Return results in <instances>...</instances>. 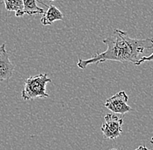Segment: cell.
Instances as JSON below:
<instances>
[{
    "label": "cell",
    "mask_w": 153,
    "mask_h": 150,
    "mask_svg": "<svg viewBox=\"0 0 153 150\" xmlns=\"http://www.w3.org/2000/svg\"><path fill=\"white\" fill-rule=\"evenodd\" d=\"M44 4L47 7V10L44 12L43 17L41 18V24L42 25H51L55 21H59L64 19L63 13L57 9L56 6L50 4L47 5L44 3Z\"/></svg>",
    "instance_id": "6"
},
{
    "label": "cell",
    "mask_w": 153,
    "mask_h": 150,
    "mask_svg": "<svg viewBox=\"0 0 153 150\" xmlns=\"http://www.w3.org/2000/svg\"><path fill=\"white\" fill-rule=\"evenodd\" d=\"M37 3L38 0H23L24 4V14L34 15V14H44L45 10L39 7Z\"/></svg>",
    "instance_id": "8"
},
{
    "label": "cell",
    "mask_w": 153,
    "mask_h": 150,
    "mask_svg": "<svg viewBox=\"0 0 153 150\" xmlns=\"http://www.w3.org/2000/svg\"><path fill=\"white\" fill-rule=\"evenodd\" d=\"M128 99L129 97L124 91H119L105 101V108L114 114L124 115L132 110V109L127 103Z\"/></svg>",
    "instance_id": "4"
},
{
    "label": "cell",
    "mask_w": 153,
    "mask_h": 150,
    "mask_svg": "<svg viewBox=\"0 0 153 150\" xmlns=\"http://www.w3.org/2000/svg\"><path fill=\"white\" fill-rule=\"evenodd\" d=\"M151 142H152V145H153V137H152V139H151Z\"/></svg>",
    "instance_id": "11"
},
{
    "label": "cell",
    "mask_w": 153,
    "mask_h": 150,
    "mask_svg": "<svg viewBox=\"0 0 153 150\" xmlns=\"http://www.w3.org/2000/svg\"><path fill=\"white\" fill-rule=\"evenodd\" d=\"M107 50L104 52H97L90 59L79 58L76 65L84 69L92 64H100L105 61H117L121 63H131L137 65L144 50L153 48V38L136 39L131 38L122 30H115L113 33L103 40Z\"/></svg>",
    "instance_id": "1"
},
{
    "label": "cell",
    "mask_w": 153,
    "mask_h": 150,
    "mask_svg": "<svg viewBox=\"0 0 153 150\" xmlns=\"http://www.w3.org/2000/svg\"><path fill=\"white\" fill-rule=\"evenodd\" d=\"M150 61H153V53H152L150 56H142L141 58H140V60L138 61V63H137V65H140L141 64H143L144 62H150Z\"/></svg>",
    "instance_id": "9"
},
{
    "label": "cell",
    "mask_w": 153,
    "mask_h": 150,
    "mask_svg": "<svg viewBox=\"0 0 153 150\" xmlns=\"http://www.w3.org/2000/svg\"><path fill=\"white\" fill-rule=\"evenodd\" d=\"M123 118L113 114H107L105 116V122L101 127L105 139L114 140L119 137L123 131Z\"/></svg>",
    "instance_id": "3"
},
{
    "label": "cell",
    "mask_w": 153,
    "mask_h": 150,
    "mask_svg": "<svg viewBox=\"0 0 153 150\" xmlns=\"http://www.w3.org/2000/svg\"><path fill=\"white\" fill-rule=\"evenodd\" d=\"M14 69L15 65L10 60L9 54L5 49V44H3L0 46V83L10 80Z\"/></svg>",
    "instance_id": "5"
},
{
    "label": "cell",
    "mask_w": 153,
    "mask_h": 150,
    "mask_svg": "<svg viewBox=\"0 0 153 150\" xmlns=\"http://www.w3.org/2000/svg\"><path fill=\"white\" fill-rule=\"evenodd\" d=\"M3 1L7 12L15 11V16L17 18L23 17L25 15L23 0H3Z\"/></svg>",
    "instance_id": "7"
},
{
    "label": "cell",
    "mask_w": 153,
    "mask_h": 150,
    "mask_svg": "<svg viewBox=\"0 0 153 150\" xmlns=\"http://www.w3.org/2000/svg\"><path fill=\"white\" fill-rule=\"evenodd\" d=\"M50 1H56V0H50Z\"/></svg>",
    "instance_id": "12"
},
{
    "label": "cell",
    "mask_w": 153,
    "mask_h": 150,
    "mask_svg": "<svg viewBox=\"0 0 153 150\" xmlns=\"http://www.w3.org/2000/svg\"><path fill=\"white\" fill-rule=\"evenodd\" d=\"M111 150H117V149H111ZM134 150H149L145 146H139L137 149H134Z\"/></svg>",
    "instance_id": "10"
},
{
    "label": "cell",
    "mask_w": 153,
    "mask_h": 150,
    "mask_svg": "<svg viewBox=\"0 0 153 150\" xmlns=\"http://www.w3.org/2000/svg\"><path fill=\"white\" fill-rule=\"evenodd\" d=\"M51 79L45 73L34 76H30L25 81V86L22 90V99L24 101H31L37 98H47L46 84Z\"/></svg>",
    "instance_id": "2"
}]
</instances>
